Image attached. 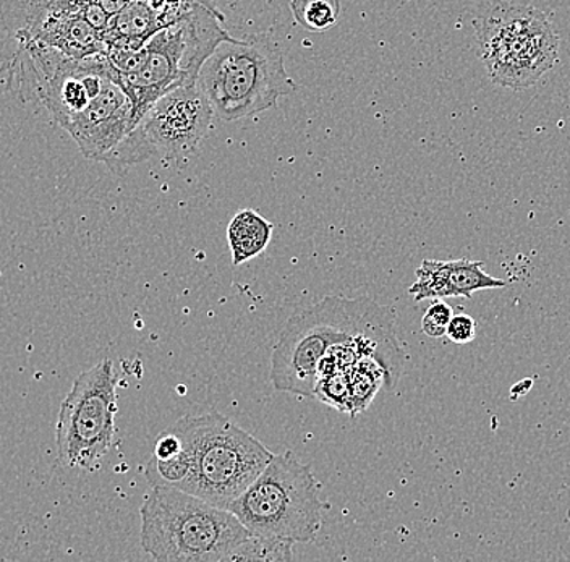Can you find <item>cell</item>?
Returning a JSON list of instances; mask_svg holds the SVG:
<instances>
[{"instance_id": "obj_1", "label": "cell", "mask_w": 570, "mask_h": 562, "mask_svg": "<svg viewBox=\"0 0 570 562\" xmlns=\"http://www.w3.org/2000/svg\"><path fill=\"white\" fill-rule=\"evenodd\" d=\"M170 428L180 437V450L163 461L153 457L146 464V480L151 486L181 490L217 507L229 509L274 455L217 411L180 418Z\"/></svg>"}, {"instance_id": "obj_2", "label": "cell", "mask_w": 570, "mask_h": 562, "mask_svg": "<svg viewBox=\"0 0 570 562\" xmlns=\"http://www.w3.org/2000/svg\"><path fill=\"white\" fill-rule=\"evenodd\" d=\"M395 333V313L372 298L330 295L291 316L271 357L269 378L281 393L315 397L326 352L366 334Z\"/></svg>"}, {"instance_id": "obj_3", "label": "cell", "mask_w": 570, "mask_h": 562, "mask_svg": "<svg viewBox=\"0 0 570 562\" xmlns=\"http://www.w3.org/2000/svg\"><path fill=\"white\" fill-rule=\"evenodd\" d=\"M140 514L141 548L159 562H224L253 535L229 509L169 486H151Z\"/></svg>"}, {"instance_id": "obj_4", "label": "cell", "mask_w": 570, "mask_h": 562, "mask_svg": "<svg viewBox=\"0 0 570 562\" xmlns=\"http://www.w3.org/2000/svg\"><path fill=\"white\" fill-rule=\"evenodd\" d=\"M223 23V13L209 0L153 34L145 45L140 69L119 75L120 87L134 106L135 126L164 95L195 83L214 49L232 38Z\"/></svg>"}, {"instance_id": "obj_5", "label": "cell", "mask_w": 570, "mask_h": 562, "mask_svg": "<svg viewBox=\"0 0 570 562\" xmlns=\"http://www.w3.org/2000/svg\"><path fill=\"white\" fill-rule=\"evenodd\" d=\"M214 116L226 122L247 119L276 108L295 91L283 52L269 42L226 39L206 59L196 77Z\"/></svg>"}, {"instance_id": "obj_6", "label": "cell", "mask_w": 570, "mask_h": 562, "mask_svg": "<svg viewBox=\"0 0 570 562\" xmlns=\"http://www.w3.org/2000/svg\"><path fill=\"white\" fill-rule=\"evenodd\" d=\"M321 485L308 465L287 451L274 454L262 475L229 511L253 535L309 543L318 536L326 504Z\"/></svg>"}, {"instance_id": "obj_7", "label": "cell", "mask_w": 570, "mask_h": 562, "mask_svg": "<svg viewBox=\"0 0 570 562\" xmlns=\"http://www.w3.org/2000/svg\"><path fill=\"white\" fill-rule=\"evenodd\" d=\"M479 56L493 83L525 90L558 62L559 37L530 3L499 2L481 20Z\"/></svg>"}, {"instance_id": "obj_8", "label": "cell", "mask_w": 570, "mask_h": 562, "mask_svg": "<svg viewBox=\"0 0 570 562\" xmlns=\"http://www.w3.org/2000/svg\"><path fill=\"white\" fill-rule=\"evenodd\" d=\"M117 384L119 376L110 358H102L75 379L57 420L60 464L85 472L101 469L116 436Z\"/></svg>"}, {"instance_id": "obj_9", "label": "cell", "mask_w": 570, "mask_h": 562, "mask_svg": "<svg viewBox=\"0 0 570 562\" xmlns=\"http://www.w3.org/2000/svg\"><path fill=\"white\" fill-rule=\"evenodd\" d=\"M214 110L194 85L176 88L159 98L140 122L102 162L117 176L151 158L173 159L191 155L212 127Z\"/></svg>"}, {"instance_id": "obj_10", "label": "cell", "mask_w": 570, "mask_h": 562, "mask_svg": "<svg viewBox=\"0 0 570 562\" xmlns=\"http://www.w3.org/2000/svg\"><path fill=\"white\" fill-rule=\"evenodd\" d=\"M95 0H0V75L24 52L49 48L57 31L73 17H85Z\"/></svg>"}, {"instance_id": "obj_11", "label": "cell", "mask_w": 570, "mask_h": 562, "mask_svg": "<svg viewBox=\"0 0 570 562\" xmlns=\"http://www.w3.org/2000/svg\"><path fill=\"white\" fill-rule=\"evenodd\" d=\"M134 127V106L119 80L114 78L63 130L73 138L85 158L102 162Z\"/></svg>"}, {"instance_id": "obj_12", "label": "cell", "mask_w": 570, "mask_h": 562, "mask_svg": "<svg viewBox=\"0 0 570 562\" xmlns=\"http://www.w3.org/2000/svg\"><path fill=\"white\" fill-rule=\"evenodd\" d=\"M481 265L483 263L470 262V259H454V262L425 259L416 268V280L410 286L409 294L415 302L426 300V298H434V300L448 297L472 298L475 292L502 289L508 286L505 280L490 276Z\"/></svg>"}, {"instance_id": "obj_13", "label": "cell", "mask_w": 570, "mask_h": 562, "mask_svg": "<svg viewBox=\"0 0 570 562\" xmlns=\"http://www.w3.org/2000/svg\"><path fill=\"white\" fill-rule=\"evenodd\" d=\"M274 224L253 209H242L227 227V241L232 252V263L244 265L266 250L273 236Z\"/></svg>"}, {"instance_id": "obj_14", "label": "cell", "mask_w": 570, "mask_h": 562, "mask_svg": "<svg viewBox=\"0 0 570 562\" xmlns=\"http://www.w3.org/2000/svg\"><path fill=\"white\" fill-rule=\"evenodd\" d=\"M348 375H351L348 414L354 418L360 412L368 408L381 387H386V372L374 358H363L352 366Z\"/></svg>"}, {"instance_id": "obj_15", "label": "cell", "mask_w": 570, "mask_h": 562, "mask_svg": "<svg viewBox=\"0 0 570 562\" xmlns=\"http://www.w3.org/2000/svg\"><path fill=\"white\" fill-rule=\"evenodd\" d=\"M295 543L271 536L252 535L230 551L224 562L291 561Z\"/></svg>"}, {"instance_id": "obj_16", "label": "cell", "mask_w": 570, "mask_h": 562, "mask_svg": "<svg viewBox=\"0 0 570 562\" xmlns=\"http://www.w3.org/2000/svg\"><path fill=\"white\" fill-rule=\"evenodd\" d=\"M291 7L298 23L313 33L330 30L341 13V0H292Z\"/></svg>"}, {"instance_id": "obj_17", "label": "cell", "mask_w": 570, "mask_h": 562, "mask_svg": "<svg viewBox=\"0 0 570 562\" xmlns=\"http://www.w3.org/2000/svg\"><path fill=\"white\" fill-rule=\"evenodd\" d=\"M351 372V369H348ZM336 372L323 376L316 383L315 397L341 412H348L351 405V375Z\"/></svg>"}, {"instance_id": "obj_18", "label": "cell", "mask_w": 570, "mask_h": 562, "mask_svg": "<svg viewBox=\"0 0 570 562\" xmlns=\"http://www.w3.org/2000/svg\"><path fill=\"white\" fill-rule=\"evenodd\" d=\"M452 316H454V309L451 308V305L445 304L443 298H436L428 307L425 316H423V333L428 337H433V339H441V337L445 336V331H448Z\"/></svg>"}, {"instance_id": "obj_19", "label": "cell", "mask_w": 570, "mask_h": 562, "mask_svg": "<svg viewBox=\"0 0 570 562\" xmlns=\"http://www.w3.org/2000/svg\"><path fill=\"white\" fill-rule=\"evenodd\" d=\"M445 336L451 343L463 345L470 344L475 341L476 337V322L472 316L466 313L461 315L452 316L451 323H449Z\"/></svg>"}, {"instance_id": "obj_20", "label": "cell", "mask_w": 570, "mask_h": 562, "mask_svg": "<svg viewBox=\"0 0 570 562\" xmlns=\"http://www.w3.org/2000/svg\"><path fill=\"white\" fill-rule=\"evenodd\" d=\"M101 3L102 9L109 13L110 17L117 16L120 10H124L125 7L130 3V0H98Z\"/></svg>"}, {"instance_id": "obj_21", "label": "cell", "mask_w": 570, "mask_h": 562, "mask_svg": "<svg viewBox=\"0 0 570 562\" xmlns=\"http://www.w3.org/2000/svg\"><path fill=\"white\" fill-rule=\"evenodd\" d=\"M532 386H533L532 379H523V382L515 384V386L512 387V390H511L512 400H515V397L525 396V394L529 393V390Z\"/></svg>"}]
</instances>
